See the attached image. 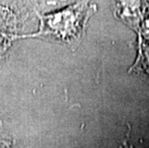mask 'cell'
I'll return each instance as SVG.
<instances>
[{
  "label": "cell",
  "instance_id": "6da1fadb",
  "mask_svg": "<svg viewBox=\"0 0 149 148\" xmlns=\"http://www.w3.org/2000/svg\"><path fill=\"white\" fill-rule=\"evenodd\" d=\"M93 10L88 5V0H84L59 15L47 17V31L68 42L78 40Z\"/></svg>",
  "mask_w": 149,
  "mask_h": 148
}]
</instances>
